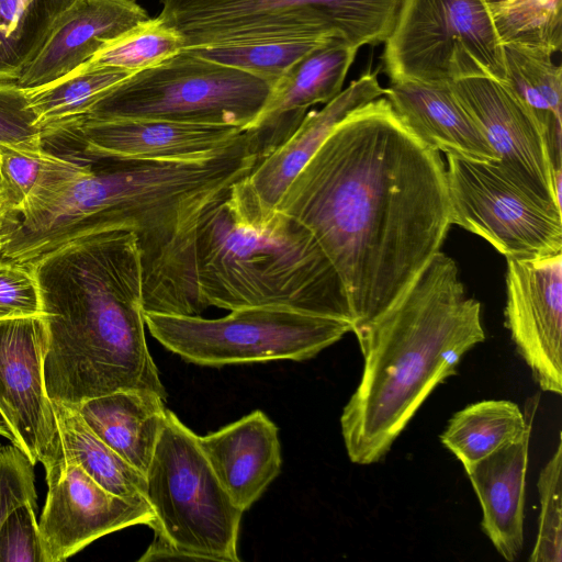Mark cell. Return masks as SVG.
I'll use <instances>...</instances> for the list:
<instances>
[{
  "label": "cell",
  "mask_w": 562,
  "mask_h": 562,
  "mask_svg": "<svg viewBox=\"0 0 562 562\" xmlns=\"http://www.w3.org/2000/svg\"><path fill=\"white\" fill-rule=\"evenodd\" d=\"M75 0H0V81H16Z\"/></svg>",
  "instance_id": "484cf974"
},
{
  "label": "cell",
  "mask_w": 562,
  "mask_h": 562,
  "mask_svg": "<svg viewBox=\"0 0 562 562\" xmlns=\"http://www.w3.org/2000/svg\"><path fill=\"white\" fill-rule=\"evenodd\" d=\"M359 47L336 36L294 63L273 86L269 101L247 130L258 160L281 146L310 106L327 103L341 90Z\"/></svg>",
  "instance_id": "e0dca14e"
},
{
  "label": "cell",
  "mask_w": 562,
  "mask_h": 562,
  "mask_svg": "<svg viewBox=\"0 0 562 562\" xmlns=\"http://www.w3.org/2000/svg\"><path fill=\"white\" fill-rule=\"evenodd\" d=\"M60 451L108 492L127 501H146V476L86 424L74 405L54 403Z\"/></svg>",
  "instance_id": "cb8c5ba5"
},
{
  "label": "cell",
  "mask_w": 562,
  "mask_h": 562,
  "mask_svg": "<svg viewBox=\"0 0 562 562\" xmlns=\"http://www.w3.org/2000/svg\"><path fill=\"white\" fill-rule=\"evenodd\" d=\"M505 326L541 390L562 393V252L507 259Z\"/></svg>",
  "instance_id": "9a60e30c"
},
{
  "label": "cell",
  "mask_w": 562,
  "mask_h": 562,
  "mask_svg": "<svg viewBox=\"0 0 562 562\" xmlns=\"http://www.w3.org/2000/svg\"><path fill=\"white\" fill-rule=\"evenodd\" d=\"M552 54L505 45L504 83L541 126L554 172H562V69Z\"/></svg>",
  "instance_id": "603a6c76"
},
{
  "label": "cell",
  "mask_w": 562,
  "mask_h": 562,
  "mask_svg": "<svg viewBox=\"0 0 562 562\" xmlns=\"http://www.w3.org/2000/svg\"><path fill=\"white\" fill-rule=\"evenodd\" d=\"M215 476L243 512L263 494L281 470L278 428L257 409L205 436H198Z\"/></svg>",
  "instance_id": "d6986e66"
},
{
  "label": "cell",
  "mask_w": 562,
  "mask_h": 562,
  "mask_svg": "<svg viewBox=\"0 0 562 562\" xmlns=\"http://www.w3.org/2000/svg\"><path fill=\"white\" fill-rule=\"evenodd\" d=\"M530 430L531 423L514 402L487 400L457 412L440 440L468 470Z\"/></svg>",
  "instance_id": "d4e9b609"
},
{
  "label": "cell",
  "mask_w": 562,
  "mask_h": 562,
  "mask_svg": "<svg viewBox=\"0 0 562 562\" xmlns=\"http://www.w3.org/2000/svg\"><path fill=\"white\" fill-rule=\"evenodd\" d=\"M406 126L428 147L482 162L498 157L450 85L391 81L384 94Z\"/></svg>",
  "instance_id": "ffe728a7"
},
{
  "label": "cell",
  "mask_w": 562,
  "mask_h": 562,
  "mask_svg": "<svg viewBox=\"0 0 562 562\" xmlns=\"http://www.w3.org/2000/svg\"><path fill=\"white\" fill-rule=\"evenodd\" d=\"M331 38L307 37L184 49L202 58L255 75L274 86L301 57Z\"/></svg>",
  "instance_id": "f546056e"
},
{
  "label": "cell",
  "mask_w": 562,
  "mask_h": 562,
  "mask_svg": "<svg viewBox=\"0 0 562 562\" xmlns=\"http://www.w3.org/2000/svg\"><path fill=\"white\" fill-rule=\"evenodd\" d=\"M165 400L150 390L125 389L74 406L99 438L145 474L166 419Z\"/></svg>",
  "instance_id": "7402d4cb"
},
{
  "label": "cell",
  "mask_w": 562,
  "mask_h": 562,
  "mask_svg": "<svg viewBox=\"0 0 562 562\" xmlns=\"http://www.w3.org/2000/svg\"><path fill=\"white\" fill-rule=\"evenodd\" d=\"M47 496L40 520L43 562H63L111 532L147 525L154 512L147 501L119 497L61 453L44 468Z\"/></svg>",
  "instance_id": "7c38bea8"
},
{
  "label": "cell",
  "mask_w": 562,
  "mask_h": 562,
  "mask_svg": "<svg viewBox=\"0 0 562 562\" xmlns=\"http://www.w3.org/2000/svg\"><path fill=\"white\" fill-rule=\"evenodd\" d=\"M36 507L13 512L0 529V562H43Z\"/></svg>",
  "instance_id": "d590c367"
},
{
  "label": "cell",
  "mask_w": 562,
  "mask_h": 562,
  "mask_svg": "<svg viewBox=\"0 0 562 562\" xmlns=\"http://www.w3.org/2000/svg\"><path fill=\"white\" fill-rule=\"evenodd\" d=\"M401 1L161 0L157 16L184 48L334 36L360 48L387 40Z\"/></svg>",
  "instance_id": "8992f818"
},
{
  "label": "cell",
  "mask_w": 562,
  "mask_h": 562,
  "mask_svg": "<svg viewBox=\"0 0 562 562\" xmlns=\"http://www.w3.org/2000/svg\"><path fill=\"white\" fill-rule=\"evenodd\" d=\"M276 210L305 226L333 263L352 331L405 292L451 226L439 151L381 97L335 127Z\"/></svg>",
  "instance_id": "6da1fadb"
},
{
  "label": "cell",
  "mask_w": 562,
  "mask_h": 562,
  "mask_svg": "<svg viewBox=\"0 0 562 562\" xmlns=\"http://www.w3.org/2000/svg\"><path fill=\"white\" fill-rule=\"evenodd\" d=\"M150 335L186 361L220 367L302 361L352 331L349 322L282 307H244L221 318L144 313Z\"/></svg>",
  "instance_id": "ba28073f"
},
{
  "label": "cell",
  "mask_w": 562,
  "mask_h": 562,
  "mask_svg": "<svg viewBox=\"0 0 562 562\" xmlns=\"http://www.w3.org/2000/svg\"><path fill=\"white\" fill-rule=\"evenodd\" d=\"M47 327L43 316L0 321V415L11 442L44 468L60 454V440L45 384Z\"/></svg>",
  "instance_id": "8fae6325"
},
{
  "label": "cell",
  "mask_w": 562,
  "mask_h": 562,
  "mask_svg": "<svg viewBox=\"0 0 562 562\" xmlns=\"http://www.w3.org/2000/svg\"><path fill=\"white\" fill-rule=\"evenodd\" d=\"M498 157L501 171L541 200L561 207L562 172H554L543 131L501 80L471 77L450 83Z\"/></svg>",
  "instance_id": "4fadbf2b"
},
{
  "label": "cell",
  "mask_w": 562,
  "mask_h": 562,
  "mask_svg": "<svg viewBox=\"0 0 562 562\" xmlns=\"http://www.w3.org/2000/svg\"><path fill=\"white\" fill-rule=\"evenodd\" d=\"M562 441L542 468L538 479L540 514L530 562L562 561Z\"/></svg>",
  "instance_id": "1f68e13d"
},
{
  "label": "cell",
  "mask_w": 562,
  "mask_h": 562,
  "mask_svg": "<svg viewBox=\"0 0 562 562\" xmlns=\"http://www.w3.org/2000/svg\"><path fill=\"white\" fill-rule=\"evenodd\" d=\"M182 36L158 16L147 21L97 53L88 66H112L138 72L183 50Z\"/></svg>",
  "instance_id": "4dcf8cb0"
},
{
  "label": "cell",
  "mask_w": 562,
  "mask_h": 562,
  "mask_svg": "<svg viewBox=\"0 0 562 562\" xmlns=\"http://www.w3.org/2000/svg\"><path fill=\"white\" fill-rule=\"evenodd\" d=\"M384 94L376 72L351 81L318 111L307 112L295 132L234 183L240 198L262 215L272 213L297 173L352 111Z\"/></svg>",
  "instance_id": "2e32d148"
},
{
  "label": "cell",
  "mask_w": 562,
  "mask_h": 562,
  "mask_svg": "<svg viewBox=\"0 0 562 562\" xmlns=\"http://www.w3.org/2000/svg\"><path fill=\"white\" fill-rule=\"evenodd\" d=\"M194 273L205 308L282 307L351 324L344 284L313 234L278 210L262 215L234 184L200 216Z\"/></svg>",
  "instance_id": "277c9868"
},
{
  "label": "cell",
  "mask_w": 562,
  "mask_h": 562,
  "mask_svg": "<svg viewBox=\"0 0 562 562\" xmlns=\"http://www.w3.org/2000/svg\"><path fill=\"white\" fill-rule=\"evenodd\" d=\"M0 203H2V201H1V196H0Z\"/></svg>",
  "instance_id": "f35d334b"
},
{
  "label": "cell",
  "mask_w": 562,
  "mask_h": 562,
  "mask_svg": "<svg viewBox=\"0 0 562 562\" xmlns=\"http://www.w3.org/2000/svg\"><path fill=\"white\" fill-rule=\"evenodd\" d=\"M1 446H2V445L0 443V448H1Z\"/></svg>",
  "instance_id": "ab89813d"
},
{
  "label": "cell",
  "mask_w": 562,
  "mask_h": 562,
  "mask_svg": "<svg viewBox=\"0 0 562 562\" xmlns=\"http://www.w3.org/2000/svg\"><path fill=\"white\" fill-rule=\"evenodd\" d=\"M21 214L0 203V257L5 245L15 233Z\"/></svg>",
  "instance_id": "8d00e7d4"
},
{
  "label": "cell",
  "mask_w": 562,
  "mask_h": 562,
  "mask_svg": "<svg viewBox=\"0 0 562 562\" xmlns=\"http://www.w3.org/2000/svg\"><path fill=\"white\" fill-rule=\"evenodd\" d=\"M42 316L36 278L27 262L0 257V321Z\"/></svg>",
  "instance_id": "e575fe53"
},
{
  "label": "cell",
  "mask_w": 562,
  "mask_h": 562,
  "mask_svg": "<svg viewBox=\"0 0 562 562\" xmlns=\"http://www.w3.org/2000/svg\"><path fill=\"white\" fill-rule=\"evenodd\" d=\"M133 74L117 67L83 64L50 83L25 90L44 131L86 115L98 100Z\"/></svg>",
  "instance_id": "4316f807"
},
{
  "label": "cell",
  "mask_w": 562,
  "mask_h": 562,
  "mask_svg": "<svg viewBox=\"0 0 562 562\" xmlns=\"http://www.w3.org/2000/svg\"><path fill=\"white\" fill-rule=\"evenodd\" d=\"M90 161H77L47 149L0 150V196L10 210L21 214L41 192L83 173Z\"/></svg>",
  "instance_id": "83f0119b"
},
{
  "label": "cell",
  "mask_w": 562,
  "mask_h": 562,
  "mask_svg": "<svg viewBox=\"0 0 562 562\" xmlns=\"http://www.w3.org/2000/svg\"><path fill=\"white\" fill-rule=\"evenodd\" d=\"M150 16L135 0H75L16 82L24 89L50 83L90 60Z\"/></svg>",
  "instance_id": "ac0fdd59"
},
{
  "label": "cell",
  "mask_w": 562,
  "mask_h": 562,
  "mask_svg": "<svg viewBox=\"0 0 562 562\" xmlns=\"http://www.w3.org/2000/svg\"><path fill=\"white\" fill-rule=\"evenodd\" d=\"M503 46L554 54L562 45V0H483Z\"/></svg>",
  "instance_id": "f1b7e54d"
},
{
  "label": "cell",
  "mask_w": 562,
  "mask_h": 562,
  "mask_svg": "<svg viewBox=\"0 0 562 562\" xmlns=\"http://www.w3.org/2000/svg\"><path fill=\"white\" fill-rule=\"evenodd\" d=\"M145 476L154 537L138 562L240 561L244 512L218 482L198 436L169 409Z\"/></svg>",
  "instance_id": "5b68a950"
},
{
  "label": "cell",
  "mask_w": 562,
  "mask_h": 562,
  "mask_svg": "<svg viewBox=\"0 0 562 562\" xmlns=\"http://www.w3.org/2000/svg\"><path fill=\"white\" fill-rule=\"evenodd\" d=\"M353 333L364 364L340 427L350 461L367 465L384 458L485 333L480 302L465 295L457 263L440 250L390 307Z\"/></svg>",
  "instance_id": "3957f363"
},
{
  "label": "cell",
  "mask_w": 562,
  "mask_h": 562,
  "mask_svg": "<svg viewBox=\"0 0 562 562\" xmlns=\"http://www.w3.org/2000/svg\"><path fill=\"white\" fill-rule=\"evenodd\" d=\"M41 151L43 131L27 92L16 81H0V150Z\"/></svg>",
  "instance_id": "d6a6232c"
},
{
  "label": "cell",
  "mask_w": 562,
  "mask_h": 562,
  "mask_svg": "<svg viewBox=\"0 0 562 562\" xmlns=\"http://www.w3.org/2000/svg\"><path fill=\"white\" fill-rule=\"evenodd\" d=\"M0 436L4 437L5 439H9L10 442L13 441V436L11 431L9 430L7 424L4 423L3 418L0 415Z\"/></svg>",
  "instance_id": "74e56055"
},
{
  "label": "cell",
  "mask_w": 562,
  "mask_h": 562,
  "mask_svg": "<svg viewBox=\"0 0 562 562\" xmlns=\"http://www.w3.org/2000/svg\"><path fill=\"white\" fill-rule=\"evenodd\" d=\"M450 223L482 237L506 259L562 252V212L497 167L447 155Z\"/></svg>",
  "instance_id": "30bf717a"
},
{
  "label": "cell",
  "mask_w": 562,
  "mask_h": 562,
  "mask_svg": "<svg viewBox=\"0 0 562 562\" xmlns=\"http://www.w3.org/2000/svg\"><path fill=\"white\" fill-rule=\"evenodd\" d=\"M529 440L530 431L465 470L482 508V531L507 561L524 546Z\"/></svg>",
  "instance_id": "44dd1931"
},
{
  "label": "cell",
  "mask_w": 562,
  "mask_h": 562,
  "mask_svg": "<svg viewBox=\"0 0 562 562\" xmlns=\"http://www.w3.org/2000/svg\"><path fill=\"white\" fill-rule=\"evenodd\" d=\"M34 464L14 445L0 448V529L8 517L25 505L37 506Z\"/></svg>",
  "instance_id": "836d02e7"
},
{
  "label": "cell",
  "mask_w": 562,
  "mask_h": 562,
  "mask_svg": "<svg viewBox=\"0 0 562 562\" xmlns=\"http://www.w3.org/2000/svg\"><path fill=\"white\" fill-rule=\"evenodd\" d=\"M246 131V130H245ZM244 130L155 119L98 120L80 116L43 131L45 140H74L75 160L188 161L235 143Z\"/></svg>",
  "instance_id": "5bb4252c"
},
{
  "label": "cell",
  "mask_w": 562,
  "mask_h": 562,
  "mask_svg": "<svg viewBox=\"0 0 562 562\" xmlns=\"http://www.w3.org/2000/svg\"><path fill=\"white\" fill-rule=\"evenodd\" d=\"M382 64L391 81L506 76L504 46L483 0H402Z\"/></svg>",
  "instance_id": "9c48e42d"
},
{
  "label": "cell",
  "mask_w": 562,
  "mask_h": 562,
  "mask_svg": "<svg viewBox=\"0 0 562 562\" xmlns=\"http://www.w3.org/2000/svg\"><path fill=\"white\" fill-rule=\"evenodd\" d=\"M48 342L45 384L54 403L78 405L125 389L166 398L145 337L138 238L113 229L29 261Z\"/></svg>",
  "instance_id": "7a4b0ae2"
},
{
  "label": "cell",
  "mask_w": 562,
  "mask_h": 562,
  "mask_svg": "<svg viewBox=\"0 0 562 562\" xmlns=\"http://www.w3.org/2000/svg\"><path fill=\"white\" fill-rule=\"evenodd\" d=\"M272 88L255 75L183 49L116 85L83 116L155 119L245 131L263 111Z\"/></svg>",
  "instance_id": "52a82bcc"
}]
</instances>
